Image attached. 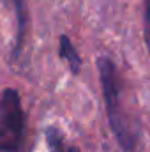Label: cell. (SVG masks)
I'll use <instances>...</instances> for the list:
<instances>
[{"label": "cell", "instance_id": "6", "mask_svg": "<svg viewBox=\"0 0 150 152\" xmlns=\"http://www.w3.org/2000/svg\"><path fill=\"white\" fill-rule=\"evenodd\" d=\"M145 42L150 53V0H147L145 4Z\"/></svg>", "mask_w": 150, "mask_h": 152}, {"label": "cell", "instance_id": "1", "mask_svg": "<svg viewBox=\"0 0 150 152\" xmlns=\"http://www.w3.org/2000/svg\"><path fill=\"white\" fill-rule=\"evenodd\" d=\"M99 80L103 85V96L106 103V113L108 122L113 134L124 152H140V126L131 118L127 110L124 108L122 101V81L118 71L108 57H101L97 60Z\"/></svg>", "mask_w": 150, "mask_h": 152}, {"label": "cell", "instance_id": "2", "mask_svg": "<svg viewBox=\"0 0 150 152\" xmlns=\"http://www.w3.org/2000/svg\"><path fill=\"white\" fill-rule=\"evenodd\" d=\"M25 136V112L20 94L5 88L0 97V152H18Z\"/></svg>", "mask_w": 150, "mask_h": 152}, {"label": "cell", "instance_id": "4", "mask_svg": "<svg viewBox=\"0 0 150 152\" xmlns=\"http://www.w3.org/2000/svg\"><path fill=\"white\" fill-rule=\"evenodd\" d=\"M46 143H48L50 152H79L78 147H74L73 143H69L67 138L55 126H50L46 129Z\"/></svg>", "mask_w": 150, "mask_h": 152}, {"label": "cell", "instance_id": "3", "mask_svg": "<svg viewBox=\"0 0 150 152\" xmlns=\"http://www.w3.org/2000/svg\"><path fill=\"white\" fill-rule=\"evenodd\" d=\"M5 4H9L14 11L16 16V42H14V51L12 57H18L20 51L23 50V42H25V34H27V25H28V12H27V4L25 0H4Z\"/></svg>", "mask_w": 150, "mask_h": 152}, {"label": "cell", "instance_id": "5", "mask_svg": "<svg viewBox=\"0 0 150 152\" xmlns=\"http://www.w3.org/2000/svg\"><path fill=\"white\" fill-rule=\"evenodd\" d=\"M58 42H60V58H64L69 64V69H71L73 75H78L81 71V57L78 55L76 48L71 42V39L62 34L60 39H58Z\"/></svg>", "mask_w": 150, "mask_h": 152}]
</instances>
